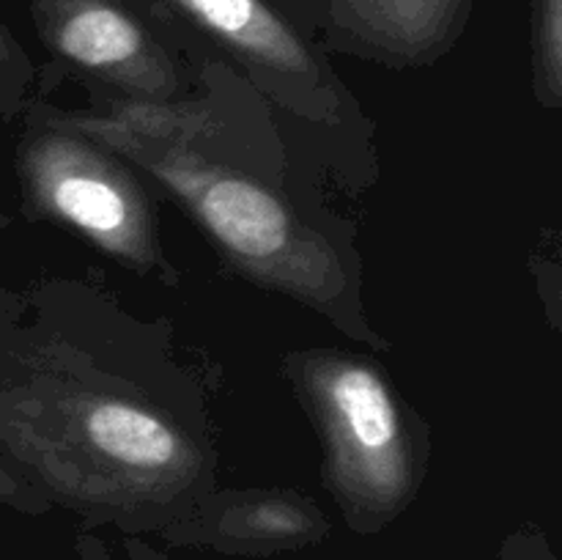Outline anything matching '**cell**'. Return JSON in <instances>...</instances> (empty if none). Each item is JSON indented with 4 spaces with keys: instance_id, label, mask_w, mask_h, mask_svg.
Wrapping results in <instances>:
<instances>
[{
    "instance_id": "cell-1",
    "label": "cell",
    "mask_w": 562,
    "mask_h": 560,
    "mask_svg": "<svg viewBox=\"0 0 562 560\" xmlns=\"http://www.w3.org/2000/svg\"><path fill=\"white\" fill-rule=\"evenodd\" d=\"M82 132L148 168L252 278L316 305L340 294L338 256L316 231L305 228L256 179L168 141L154 124L151 110L130 108L82 121Z\"/></svg>"
},
{
    "instance_id": "cell-2",
    "label": "cell",
    "mask_w": 562,
    "mask_h": 560,
    "mask_svg": "<svg viewBox=\"0 0 562 560\" xmlns=\"http://www.w3.org/2000/svg\"><path fill=\"white\" fill-rule=\"evenodd\" d=\"M22 448L58 478L80 464V478H102L110 489L137 494H168L184 486L198 470V448L162 415L113 393L66 395L44 406L38 423H16Z\"/></svg>"
},
{
    "instance_id": "cell-3",
    "label": "cell",
    "mask_w": 562,
    "mask_h": 560,
    "mask_svg": "<svg viewBox=\"0 0 562 560\" xmlns=\"http://www.w3.org/2000/svg\"><path fill=\"white\" fill-rule=\"evenodd\" d=\"M305 377L340 497L373 516L398 508L412 486V456L384 379L349 357H318Z\"/></svg>"
},
{
    "instance_id": "cell-4",
    "label": "cell",
    "mask_w": 562,
    "mask_h": 560,
    "mask_svg": "<svg viewBox=\"0 0 562 560\" xmlns=\"http://www.w3.org/2000/svg\"><path fill=\"white\" fill-rule=\"evenodd\" d=\"M33 201L121 261L148 264L154 234L148 206L124 168L80 137L49 132L25 152Z\"/></svg>"
},
{
    "instance_id": "cell-5",
    "label": "cell",
    "mask_w": 562,
    "mask_h": 560,
    "mask_svg": "<svg viewBox=\"0 0 562 560\" xmlns=\"http://www.w3.org/2000/svg\"><path fill=\"white\" fill-rule=\"evenodd\" d=\"M44 33L64 58L143 91L170 88L151 38L113 0H42Z\"/></svg>"
},
{
    "instance_id": "cell-6",
    "label": "cell",
    "mask_w": 562,
    "mask_h": 560,
    "mask_svg": "<svg viewBox=\"0 0 562 560\" xmlns=\"http://www.w3.org/2000/svg\"><path fill=\"white\" fill-rule=\"evenodd\" d=\"M333 9L362 42L395 55H423L448 38L464 0H333Z\"/></svg>"
},
{
    "instance_id": "cell-7",
    "label": "cell",
    "mask_w": 562,
    "mask_h": 560,
    "mask_svg": "<svg viewBox=\"0 0 562 560\" xmlns=\"http://www.w3.org/2000/svg\"><path fill=\"white\" fill-rule=\"evenodd\" d=\"M173 3L201 22L206 31L258 64L291 75L311 69V58L300 38L261 0H173Z\"/></svg>"
},
{
    "instance_id": "cell-8",
    "label": "cell",
    "mask_w": 562,
    "mask_h": 560,
    "mask_svg": "<svg viewBox=\"0 0 562 560\" xmlns=\"http://www.w3.org/2000/svg\"><path fill=\"white\" fill-rule=\"evenodd\" d=\"M223 527H231L239 536L296 538L311 530L313 516L289 500H256L231 511Z\"/></svg>"
},
{
    "instance_id": "cell-9",
    "label": "cell",
    "mask_w": 562,
    "mask_h": 560,
    "mask_svg": "<svg viewBox=\"0 0 562 560\" xmlns=\"http://www.w3.org/2000/svg\"><path fill=\"white\" fill-rule=\"evenodd\" d=\"M538 49L541 66L547 71L549 86H560V0H541V20H538Z\"/></svg>"
},
{
    "instance_id": "cell-10",
    "label": "cell",
    "mask_w": 562,
    "mask_h": 560,
    "mask_svg": "<svg viewBox=\"0 0 562 560\" xmlns=\"http://www.w3.org/2000/svg\"><path fill=\"white\" fill-rule=\"evenodd\" d=\"M9 481H5V475H3V472H0V494H5V492H9Z\"/></svg>"
}]
</instances>
